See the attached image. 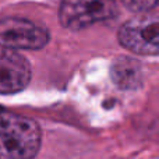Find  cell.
Returning a JSON list of instances; mask_svg holds the SVG:
<instances>
[{"label":"cell","mask_w":159,"mask_h":159,"mask_svg":"<svg viewBox=\"0 0 159 159\" xmlns=\"http://www.w3.org/2000/svg\"><path fill=\"white\" fill-rule=\"evenodd\" d=\"M2 112L0 159H34L41 148V127L28 117Z\"/></svg>","instance_id":"6da1fadb"},{"label":"cell","mask_w":159,"mask_h":159,"mask_svg":"<svg viewBox=\"0 0 159 159\" xmlns=\"http://www.w3.org/2000/svg\"><path fill=\"white\" fill-rule=\"evenodd\" d=\"M117 14L116 0H61L59 6V21L70 31H81L109 21Z\"/></svg>","instance_id":"7a4b0ae2"},{"label":"cell","mask_w":159,"mask_h":159,"mask_svg":"<svg viewBox=\"0 0 159 159\" xmlns=\"http://www.w3.org/2000/svg\"><path fill=\"white\" fill-rule=\"evenodd\" d=\"M120 45L141 56H159V11L127 20L117 34Z\"/></svg>","instance_id":"3957f363"},{"label":"cell","mask_w":159,"mask_h":159,"mask_svg":"<svg viewBox=\"0 0 159 159\" xmlns=\"http://www.w3.org/2000/svg\"><path fill=\"white\" fill-rule=\"evenodd\" d=\"M48 28L21 17L0 18V43L13 49L38 50L48 45Z\"/></svg>","instance_id":"277c9868"},{"label":"cell","mask_w":159,"mask_h":159,"mask_svg":"<svg viewBox=\"0 0 159 159\" xmlns=\"http://www.w3.org/2000/svg\"><path fill=\"white\" fill-rule=\"evenodd\" d=\"M31 80L28 60L16 49L0 43V93L10 95L22 91Z\"/></svg>","instance_id":"5b68a950"},{"label":"cell","mask_w":159,"mask_h":159,"mask_svg":"<svg viewBox=\"0 0 159 159\" xmlns=\"http://www.w3.org/2000/svg\"><path fill=\"white\" fill-rule=\"evenodd\" d=\"M112 78L120 88L131 89L141 82V67L133 59L119 57L112 66Z\"/></svg>","instance_id":"8992f818"},{"label":"cell","mask_w":159,"mask_h":159,"mask_svg":"<svg viewBox=\"0 0 159 159\" xmlns=\"http://www.w3.org/2000/svg\"><path fill=\"white\" fill-rule=\"evenodd\" d=\"M129 10L134 13H147L159 4V0H121Z\"/></svg>","instance_id":"52a82bcc"},{"label":"cell","mask_w":159,"mask_h":159,"mask_svg":"<svg viewBox=\"0 0 159 159\" xmlns=\"http://www.w3.org/2000/svg\"><path fill=\"white\" fill-rule=\"evenodd\" d=\"M2 110H3V109H2V107H0V112H2Z\"/></svg>","instance_id":"ba28073f"}]
</instances>
